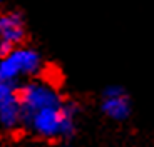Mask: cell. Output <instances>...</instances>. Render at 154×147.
Wrapping results in <instances>:
<instances>
[{"instance_id": "2", "label": "cell", "mask_w": 154, "mask_h": 147, "mask_svg": "<svg viewBox=\"0 0 154 147\" xmlns=\"http://www.w3.org/2000/svg\"><path fill=\"white\" fill-rule=\"evenodd\" d=\"M35 127L42 134H54L59 129V125L64 122V112H59L52 107H42V110L35 117Z\"/></svg>"}, {"instance_id": "1", "label": "cell", "mask_w": 154, "mask_h": 147, "mask_svg": "<svg viewBox=\"0 0 154 147\" xmlns=\"http://www.w3.org/2000/svg\"><path fill=\"white\" fill-rule=\"evenodd\" d=\"M25 25L19 14H7L0 17V40L8 42L15 47L25 42Z\"/></svg>"}]
</instances>
